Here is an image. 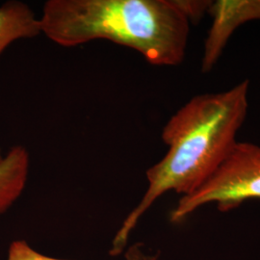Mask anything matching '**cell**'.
<instances>
[{
	"label": "cell",
	"instance_id": "1",
	"mask_svg": "<svg viewBox=\"0 0 260 260\" xmlns=\"http://www.w3.org/2000/svg\"><path fill=\"white\" fill-rule=\"evenodd\" d=\"M249 85L243 80L222 93L196 95L168 121L162 131L167 153L147 171L148 189L116 234L112 254L121 253L140 218L161 196L192 194L222 164L246 120Z\"/></svg>",
	"mask_w": 260,
	"mask_h": 260
},
{
	"label": "cell",
	"instance_id": "2",
	"mask_svg": "<svg viewBox=\"0 0 260 260\" xmlns=\"http://www.w3.org/2000/svg\"><path fill=\"white\" fill-rule=\"evenodd\" d=\"M40 21L42 33L59 46L108 40L151 65L170 67L184 60L190 31L177 0H48Z\"/></svg>",
	"mask_w": 260,
	"mask_h": 260
},
{
	"label": "cell",
	"instance_id": "3",
	"mask_svg": "<svg viewBox=\"0 0 260 260\" xmlns=\"http://www.w3.org/2000/svg\"><path fill=\"white\" fill-rule=\"evenodd\" d=\"M250 200H260V146L237 142L213 174L195 192L179 200L170 220L180 223L213 203L219 211L229 212Z\"/></svg>",
	"mask_w": 260,
	"mask_h": 260
},
{
	"label": "cell",
	"instance_id": "4",
	"mask_svg": "<svg viewBox=\"0 0 260 260\" xmlns=\"http://www.w3.org/2000/svg\"><path fill=\"white\" fill-rule=\"evenodd\" d=\"M207 14L212 24L205 39L202 73H209L223 53L233 32L251 20H260V0L211 1Z\"/></svg>",
	"mask_w": 260,
	"mask_h": 260
},
{
	"label": "cell",
	"instance_id": "5",
	"mask_svg": "<svg viewBox=\"0 0 260 260\" xmlns=\"http://www.w3.org/2000/svg\"><path fill=\"white\" fill-rule=\"evenodd\" d=\"M30 166L27 149L15 146L0 158V215L5 213L23 192Z\"/></svg>",
	"mask_w": 260,
	"mask_h": 260
},
{
	"label": "cell",
	"instance_id": "6",
	"mask_svg": "<svg viewBox=\"0 0 260 260\" xmlns=\"http://www.w3.org/2000/svg\"><path fill=\"white\" fill-rule=\"evenodd\" d=\"M41 33L40 19L25 3L9 1L0 6V54L15 41Z\"/></svg>",
	"mask_w": 260,
	"mask_h": 260
},
{
	"label": "cell",
	"instance_id": "7",
	"mask_svg": "<svg viewBox=\"0 0 260 260\" xmlns=\"http://www.w3.org/2000/svg\"><path fill=\"white\" fill-rule=\"evenodd\" d=\"M190 23H198L207 13L211 1L208 0H177Z\"/></svg>",
	"mask_w": 260,
	"mask_h": 260
},
{
	"label": "cell",
	"instance_id": "8",
	"mask_svg": "<svg viewBox=\"0 0 260 260\" xmlns=\"http://www.w3.org/2000/svg\"><path fill=\"white\" fill-rule=\"evenodd\" d=\"M8 260H63L41 254L24 241L13 242L10 246Z\"/></svg>",
	"mask_w": 260,
	"mask_h": 260
}]
</instances>
